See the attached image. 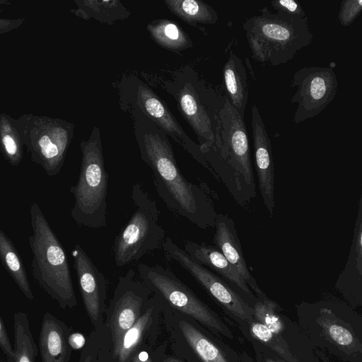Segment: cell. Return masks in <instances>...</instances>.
Returning a JSON list of instances; mask_svg holds the SVG:
<instances>
[{
  "instance_id": "30bf717a",
  "label": "cell",
  "mask_w": 362,
  "mask_h": 362,
  "mask_svg": "<svg viewBox=\"0 0 362 362\" xmlns=\"http://www.w3.org/2000/svg\"><path fill=\"white\" fill-rule=\"evenodd\" d=\"M338 85L329 66H308L295 72L291 86L297 90L291 102L297 107L293 122L298 124L319 115L334 99Z\"/></svg>"
},
{
  "instance_id": "603a6c76",
  "label": "cell",
  "mask_w": 362,
  "mask_h": 362,
  "mask_svg": "<svg viewBox=\"0 0 362 362\" xmlns=\"http://www.w3.org/2000/svg\"><path fill=\"white\" fill-rule=\"evenodd\" d=\"M0 259L23 295L30 300L35 297L23 263L11 240L0 229Z\"/></svg>"
},
{
  "instance_id": "7a4b0ae2",
  "label": "cell",
  "mask_w": 362,
  "mask_h": 362,
  "mask_svg": "<svg viewBox=\"0 0 362 362\" xmlns=\"http://www.w3.org/2000/svg\"><path fill=\"white\" fill-rule=\"evenodd\" d=\"M200 150L215 178L237 204L247 209L257 195L250 142L244 119L226 97L219 113L216 142Z\"/></svg>"
},
{
  "instance_id": "9c48e42d",
  "label": "cell",
  "mask_w": 362,
  "mask_h": 362,
  "mask_svg": "<svg viewBox=\"0 0 362 362\" xmlns=\"http://www.w3.org/2000/svg\"><path fill=\"white\" fill-rule=\"evenodd\" d=\"M136 274L134 270L129 269L124 276H119L107 306L104 325L108 334L110 351L140 318L152 296Z\"/></svg>"
},
{
  "instance_id": "74e56055",
  "label": "cell",
  "mask_w": 362,
  "mask_h": 362,
  "mask_svg": "<svg viewBox=\"0 0 362 362\" xmlns=\"http://www.w3.org/2000/svg\"><path fill=\"white\" fill-rule=\"evenodd\" d=\"M11 3L7 1H0V5L10 4Z\"/></svg>"
},
{
  "instance_id": "6da1fadb",
  "label": "cell",
  "mask_w": 362,
  "mask_h": 362,
  "mask_svg": "<svg viewBox=\"0 0 362 362\" xmlns=\"http://www.w3.org/2000/svg\"><path fill=\"white\" fill-rule=\"evenodd\" d=\"M143 161L152 171L156 192L166 206L200 229L214 228L218 213L205 189L181 173L166 134L157 129L138 139Z\"/></svg>"
},
{
  "instance_id": "d6a6232c",
  "label": "cell",
  "mask_w": 362,
  "mask_h": 362,
  "mask_svg": "<svg viewBox=\"0 0 362 362\" xmlns=\"http://www.w3.org/2000/svg\"><path fill=\"white\" fill-rule=\"evenodd\" d=\"M271 4L276 11L283 12L292 16L307 17L301 5L293 0L272 1Z\"/></svg>"
},
{
  "instance_id": "d4e9b609",
  "label": "cell",
  "mask_w": 362,
  "mask_h": 362,
  "mask_svg": "<svg viewBox=\"0 0 362 362\" xmlns=\"http://www.w3.org/2000/svg\"><path fill=\"white\" fill-rule=\"evenodd\" d=\"M165 3L168 9L187 23L215 24L218 16L208 4L197 0H168Z\"/></svg>"
},
{
  "instance_id": "f35d334b",
  "label": "cell",
  "mask_w": 362,
  "mask_h": 362,
  "mask_svg": "<svg viewBox=\"0 0 362 362\" xmlns=\"http://www.w3.org/2000/svg\"><path fill=\"white\" fill-rule=\"evenodd\" d=\"M266 362H276L272 359H267Z\"/></svg>"
},
{
  "instance_id": "7c38bea8",
  "label": "cell",
  "mask_w": 362,
  "mask_h": 362,
  "mask_svg": "<svg viewBox=\"0 0 362 362\" xmlns=\"http://www.w3.org/2000/svg\"><path fill=\"white\" fill-rule=\"evenodd\" d=\"M225 98L202 86L200 92L190 83L178 94L180 112L196 133L200 147L213 145L216 140L219 113Z\"/></svg>"
},
{
  "instance_id": "4fadbf2b",
  "label": "cell",
  "mask_w": 362,
  "mask_h": 362,
  "mask_svg": "<svg viewBox=\"0 0 362 362\" xmlns=\"http://www.w3.org/2000/svg\"><path fill=\"white\" fill-rule=\"evenodd\" d=\"M71 254L85 310L93 329H99L104 326L107 310V279L79 244Z\"/></svg>"
},
{
  "instance_id": "5b68a950",
  "label": "cell",
  "mask_w": 362,
  "mask_h": 362,
  "mask_svg": "<svg viewBox=\"0 0 362 362\" xmlns=\"http://www.w3.org/2000/svg\"><path fill=\"white\" fill-rule=\"evenodd\" d=\"M80 148L79 176L76 184L70 188L74 198L71 216L80 226L105 227L108 177L98 128L93 129L89 139L83 140Z\"/></svg>"
},
{
  "instance_id": "4dcf8cb0",
  "label": "cell",
  "mask_w": 362,
  "mask_h": 362,
  "mask_svg": "<svg viewBox=\"0 0 362 362\" xmlns=\"http://www.w3.org/2000/svg\"><path fill=\"white\" fill-rule=\"evenodd\" d=\"M361 10V0L342 1L338 13V20L340 24L344 27L349 26L359 16Z\"/></svg>"
},
{
  "instance_id": "cb8c5ba5",
  "label": "cell",
  "mask_w": 362,
  "mask_h": 362,
  "mask_svg": "<svg viewBox=\"0 0 362 362\" xmlns=\"http://www.w3.org/2000/svg\"><path fill=\"white\" fill-rule=\"evenodd\" d=\"M78 8L73 12L84 19L95 18L100 22L112 23L127 18L128 9L119 1H76Z\"/></svg>"
},
{
  "instance_id": "f1b7e54d",
  "label": "cell",
  "mask_w": 362,
  "mask_h": 362,
  "mask_svg": "<svg viewBox=\"0 0 362 362\" xmlns=\"http://www.w3.org/2000/svg\"><path fill=\"white\" fill-rule=\"evenodd\" d=\"M255 303L254 316L259 323L264 325L276 335H279L284 330L283 322L276 313L277 304L270 300L267 296L259 298Z\"/></svg>"
},
{
  "instance_id": "e575fe53",
  "label": "cell",
  "mask_w": 362,
  "mask_h": 362,
  "mask_svg": "<svg viewBox=\"0 0 362 362\" xmlns=\"http://www.w3.org/2000/svg\"><path fill=\"white\" fill-rule=\"evenodd\" d=\"M25 18H0V35L17 29L25 21Z\"/></svg>"
},
{
  "instance_id": "8d00e7d4",
  "label": "cell",
  "mask_w": 362,
  "mask_h": 362,
  "mask_svg": "<svg viewBox=\"0 0 362 362\" xmlns=\"http://www.w3.org/2000/svg\"><path fill=\"white\" fill-rule=\"evenodd\" d=\"M158 362H186L173 354L166 353Z\"/></svg>"
},
{
  "instance_id": "d6986e66",
  "label": "cell",
  "mask_w": 362,
  "mask_h": 362,
  "mask_svg": "<svg viewBox=\"0 0 362 362\" xmlns=\"http://www.w3.org/2000/svg\"><path fill=\"white\" fill-rule=\"evenodd\" d=\"M72 329L49 312L43 315L38 339L42 362H70L68 337Z\"/></svg>"
},
{
  "instance_id": "7402d4cb",
  "label": "cell",
  "mask_w": 362,
  "mask_h": 362,
  "mask_svg": "<svg viewBox=\"0 0 362 362\" xmlns=\"http://www.w3.org/2000/svg\"><path fill=\"white\" fill-rule=\"evenodd\" d=\"M13 355L2 362H35L38 348L30 329L27 313L16 312L13 315Z\"/></svg>"
},
{
  "instance_id": "ba28073f",
  "label": "cell",
  "mask_w": 362,
  "mask_h": 362,
  "mask_svg": "<svg viewBox=\"0 0 362 362\" xmlns=\"http://www.w3.org/2000/svg\"><path fill=\"white\" fill-rule=\"evenodd\" d=\"M141 281L168 307L190 317L214 332L232 339L233 334L218 316L170 270L163 267L140 264Z\"/></svg>"
},
{
  "instance_id": "484cf974",
  "label": "cell",
  "mask_w": 362,
  "mask_h": 362,
  "mask_svg": "<svg viewBox=\"0 0 362 362\" xmlns=\"http://www.w3.org/2000/svg\"><path fill=\"white\" fill-rule=\"evenodd\" d=\"M23 143L13 118L0 114V152L12 166L17 167L23 157Z\"/></svg>"
},
{
  "instance_id": "836d02e7",
  "label": "cell",
  "mask_w": 362,
  "mask_h": 362,
  "mask_svg": "<svg viewBox=\"0 0 362 362\" xmlns=\"http://www.w3.org/2000/svg\"><path fill=\"white\" fill-rule=\"evenodd\" d=\"M0 348L6 358L13 355V346L10 341L6 325L0 315Z\"/></svg>"
},
{
  "instance_id": "52a82bcc",
  "label": "cell",
  "mask_w": 362,
  "mask_h": 362,
  "mask_svg": "<svg viewBox=\"0 0 362 362\" xmlns=\"http://www.w3.org/2000/svg\"><path fill=\"white\" fill-rule=\"evenodd\" d=\"M33 162L49 176L61 170L74 135V124L64 119L25 113L13 118Z\"/></svg>"
},
{
  "instance_id": "8992f818",
  "label": "cell",
  "mask_w": 362,
  "mask_h": 362,
  "mask_svg": "<svg viewBox=\"0 0 362 362\" xmlns=\"http://www.w3.org/2000/svg\"><path fill=\"white\" fill-rule=\"evenodd\" d=\"M131 196L135 211L113 244L117 267L138 261L146 253L162 247L166 238L165 230L158 223L160 210L156 201L139 183L132 186Z\"/></svg>"
},
{
  "instance_id": "ab89813d",
  "label": "cell",
  "mask_w": 362,
  "mask_h": 362,
  "mask_svg": "<svg viewBox=\"0 0 362 362\" xmlns=\"http://www.w3.org/2000/svg\"><path fill=\"white\" fill-rule=\"evenodd\" d=\"M0 362H2V360H1V358H0Z\"/></svg>"
},
{
  "instance_id": "8fae6325",
  "label": "cell",
  "mask_w": 362,
  "mask_h": 362,
  "mask_svg": "<svg viewBox=\"0 0 362 362\" xmlns=\"http://www.w3.org/2000/svg\"><path fill=\"white\" fill-rule=\"evenodd\" d=\"M162 248L168 259L181 265L221 305L242 320L252 319L253 308L249 306L228 284L206 267L195 262L170 237L165 238Z\"/></svg>"
},
{
  "instance_id": "44dd1931",
  "label": "cell",
  "mask_w": 362,
  "mask_h": 362,
  "mask_svg": "<svg viewBox=\"0 0 362 362\" xmlns=\"http://www.w3.org/2000/svg\"><path fill=\"white\" fill-rule=\"evenodd\" d=\"M362 281V197L358 200L352 243L345 267L339 274L337 286L342 290L361 291Z\"/></svg>"
},
{
  "instance_id": "1f68e13d",
  "label": "cell",
  "mask_w": 362,
  "mask_h": 362,
  "mask_svg": "<svg viewBox=\"0 0 362 362\" xmlns=\"http://www.w3.org/2000/svg\"><path fill=\"white\" fill-rule=\"evenodd\" d=\"M325 329L329 337L338 345L348 346L354 345L355 339L353 334L345 327L335 324H326Z\"/></svg>"
},
{
  "instance_id": "ac0fdd59",
  "label": "cell",
  "mask_w": 362,
  "mask_h": 362,
  "mask_svg": "<svg viewBox=\"0 0 362 362\" xmlns=\"http://www.w3.org/2000/svg\"><path fill=\"white\" fill-rule=\"evenodd\" d=\"M184 250L195 262L217 274L227 284L233 286L246 296H254L238 271L216 246L187 240Z\"/></svg>"
},
{
  "instance_id": "d590c367",
  "label": "cell",
  "mask_w": 362,
  "mask_h": 362,
  "mask_svg": "<svg viewBox=\"0 0 362 362\" xmlns=\"http://www.w3.org/2000/svg\"><path fill=\"white\" fill-rule=\"evenodd\" d=\"M86 341L87 339L82 333L74 332L73 330L68 337L69 344L72 350L82 349L86 345Z\"/></svg>"
},
{
  "instance_id": "ffe728a7",
  "label": "cell",
  "mask_w": 362,
  "mask_h": 362,
  "mask_svg": "<svg viewBox=\"0 0 362 362\" xmlns=\"http://www.w3.org/2000/svg\"><path fill=\"white\" fill-rule=\"evenodd\" d=\"M223 81L229 103L244 119L249 88L243 60L233 51L223 66Z\"/></svg>"
},
{
  "instance_id": "3957f363",
  "label": "cell",
  "mask_w": 362,
  "mask_h": 362,
  "mask_svg": "<svg viewBox=\"0 0 362 362\" xmlns=\"http://www.w3.org/2000/svg\"><path fill=\"white\" fill-rule=\"evenodd\" d=\"M243 25L252 57L257 62L278 66L291 60L313 39L308 17L273 13L267 7Z\"/></svg>"
},
{
  "instance_id": "4316f807",
  "label": "cell",
  "mask_w": 362,
  "mask_h": 362,
  "mask_svg": "<svg viewBox=\"0 0 362 362\" xmlns=\"http://www.w3.org/2000/svg\"><path fill=\"white\" fill-rule=\"evenodd\" d=\"M151 35L160 46L173 51H180L192 46L186 33L175 23L158 20L148 25Z\"/></svg>"
},
{
  "instance_id": "83f0119b",
  "label": "cell",
  "mask_w": 362,
  "mask_h": 362,
  "mask_svg": "<svg viewBox=\"0 0 362 362\" xmlns=\"http://www.w3.org/2000/svg\"><path fill=\"white\" fill-rule=\"evenodd\" d=\"M253 336L276 352L287 362H299L291 353L285 341L274 334L259 322H253L250 327Z\"/></svg>"
},
{
  "instance_id": "e0dca14e",
  "label": "cell",
  "mask_w": 362,
  "mask_h": 362,
  "mask_svg": "<svg viewBox=\"0 0 362 362\" xmlns=\"http://www.w3.org/2000/svg\"><path fill=\"white\" fill-rule=\"evenodd\" d=\"M213 243L243 276L250 288L258 298L266 295L258 286L247 265L234 220L228 215L219 213L215 222Z\"/></svg>"
},
{
  "instance_id": "9a60e30c",
  "label": "cell",
  "mask_w": 362,
  "mask_h": 362,
  "mask_svg": "<svg viewBox=\"0 0 362 362\" xmlns=\"http://www.w3.org/2000/svg\"><path fill=\"white\" fill-rule=\"evenodd\" d=\"M251 126L254 144L255 168L264 205L270 217L274 216V165L271 140L262 115L255 103L251 107Z\"/></svg>"
},
{
  "instance_id": "277c9868",
  "label": "cell",
  "mask_w": 362,
  "mask_h": 362,
  "mask_svg": "<svg viewBox=\"0 0 362 362\" xmlns=\"http://www.w3.org/2000/svg\"><path fill=\"white\" fill-rule=\"evenodd\" d=\"M30 215L33 276L61 308L71 309L77 300L65 250L36 202L32 204Z\"/></svg>"
},
{
  "instance_id": "5bb4252c",
  "label": "cell",
  "mask_w": 362,
  "mask_h": 362,
  "mask_svg": "<svg viewBox=\"0 0 362 362\" xmlns=\"http://www.w3.org/2000/svg\"><path fill=\"white\" fill-rule=\"evenodd\" d=\"M163 302L153 295L136 323L124 332L117 346L109 351L104 362H129L151 339L161 334Z\"/></svg>"
},
{
  "instance_id": "f546056e",
  "label": "cell",
  "mask_w": 362,
  "mask_h": 362,
  "mask_svg": "<svg viewBox=\"0 0 362 362\" xmlns=\"http://www.w3.org/2000/svg\"><path fill=\"white\" fill-rule=\"evenodd\" d=\"M168 340L161 341V334L144 345L129 362H158L168 353Z\"/></svg>"
},
{
  "instance_id": "2e32d148",
  "label": "cell",
  "mask_w": 362,
  "mask_h": 362,
  "mask_svg": "<svg viewBox=\"0 0 362 362\" xmlns=\"http://www.w3.org/2000/svg\"><path fill=\"white\" fill-rule=\"evenodd\" d=\"M138 103L140 109L156 124L160 127L165 134L171 136L215 177L214 173L204 158L199 146L187 136L168 107L150 89L143 86L139 87Z\"/></svg>"
}]
</instances>
